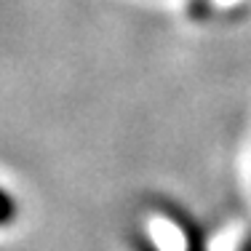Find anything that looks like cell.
Returning a JSON list of instances; mask_svg holds the SVG:
<instances>
[{
  "label": "cell",
  "mask_w": 251,
  "mask_h": 251,
  "mask_svg": "<svg viewBox=\"0 0 251 251\" xmlns=\"http://www.w3.org/2000/svg\"><path fill=\"white\" fill-rule=\"evenodd\" d=\"M163 214L174 222L184 235V251H206V241H203V232L198 230V225L187 217L179 206L174 203H163Z\"/></svg>",
  "instance_id": "1"
},
{
  "label": "cell",
  "mask_w": 251,
  "mask_h": 251,
  "mask_svg": "<svg viewBox=\"0 0 251 251\" xmlns=\"http://www.w3.org/2000/svg\"><path fill=\"white\" fill-rule=\"evenodd\" d=\"M131 243H134V249H136V251H158V249H155V243H152L147 235H142V232L131 235Z\"/></svg>",
  "instance_id": "3"
},
{
  "label": "cell",
  "mask_w": 251,
  "mask_h": 251,
  "mask_svg": "<svg viewBox=\"0 0 251 251\" xmlns=\"http://www.w3.org/2000/svg\"><path fill=\"white\" fill-rule=\"evenodd\" d=\"M16 214H19V206H16L14 195L5 193V190H0V227L11 225L16 219Z\"/></svg>",
  "instance_id": "2"
},
{
  "label": "cell",
  "mask_w": 251,
  "mask_h": 251,
  "mask_svg": "<svg viewBox=\"0 0 251 251\" xmlns=\"http://www.w3.org/2000/svg\"><path fill=\"white\" fill-rule=\"evenodd\" d=\"M241 251H251V235L246 238V241H243V246H241Z\"/></svg>",
  "instance_id": "4"
}]
</instances>
